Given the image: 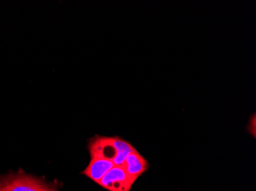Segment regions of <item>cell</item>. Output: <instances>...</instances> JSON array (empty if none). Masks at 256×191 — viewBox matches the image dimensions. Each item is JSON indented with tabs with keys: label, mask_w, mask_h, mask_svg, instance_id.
I'll list each match as a JSON object with an SVG mask.
<instances>
[{
	"label": "cell",
	"mask_w": 256,
	"mask_h": 191,
	"mask_svg": "<svg viewBox=\"0 0 256 191\" xmlns=\"http://www.w3.org/2000/svg\"><path fill=\"white\" fill-rule=\"evenodd\" d=\"M122 167L134 184L138 178L148 170L150 165L148 161L138 151H135L128 155Z\"/></svg>",
	"instance_id": "4"
},
{
	"label": "cell",
	"mask_w": 256,
	"mask_h": 191,
	"mask_svg": "<svg viewBox=\"0 0 256 191\" xmlns=\"http://www.w3.org/2000/svg\"><path fill=\"white\" fill-rule=\"evenodd\" d=\"M90 158H100L112 161L116 166H123L125 159L136 149L119 136H94L89 140Z\"/></svg>",
	"instance_id": "1"
},
{
	"label": "cell",
	"mask_w": 256,
	"mask_h": 191,
	"mask_svg": "<svg viewBox=\"0 0 256 191\" xmlns=\"http://www.w3.org/2000/svg\"><path fill=\"white\" fill-rule=\"evenodd\" d=\"M114 166L112 161L100 158H90L87 168L82 172L90 180L98 185L100 181Z\"/></svg>",
	"instance_id": "5"
},
{
	"label": "cell",
	"mask_w": 256,
	"mask_h": 191,
	"mask_svg": "<svg viewBox=\"0 0 256 191\" xmlns=\"http://www.w3.org/2000/svg\"><path fill=\"white\" fill-rule=\"evenodd\" d=\"M0 191H58L40 178L25 173H16L0 178Z\"/></svg>",
	"instance_id": "2"
},
{
	"label": "cell",
	"mask_w": 256,
	"mask_h": 191,
	"mask_svg": "<svg viewBox=\"0 0 256 191\" xmlns=\"http://www.w3.org/2000/svg\"><path fill=\"white\" fill-rule=\"evenodd\" d=\"M98 185L108 191H130L134 183L123 167L114 165Z\"/></svg>",
	"instance_id": "3"
}]
</instances>
